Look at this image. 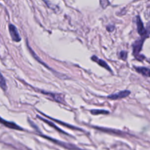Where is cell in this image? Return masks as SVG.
I'll return each instance as SVG.
<instances>
[{"label":"cell","instance_id":"cell-9","mask_svg":"<svg viewBox=\"0 0 150 150\" xmlns=\"http://www.w3.org/2000/svg\"><path fill=\"white\" fill-rule=\"evenodd\" d=\"M37 118H38V119H41V121H43V122H44V123L47 124V125H50V127H52L54 128V129H55L56 130H57V131H58V132H61V133H63V134H66H66H67V133H66V132H64V131H63V130H62V129H60V128L57 127V126H55V125H54V123H53V122H50V121H48V120H47V119H44V118H42V117H41V116H38H38H37Z\"/></svg>","mask_w":150,"mask_h":150},{"label":"cell","instance_id":"cell-2","mask_svg":"<svg viewBox=\"0 0 150 150\" xmlns=\"http://www.w3.org/2000/svg\"><path fill=\"white\" fill-rule=\"evenodd\" d=\"M41 135L43 137V138H46V139H48L49 141H52V142L54 143V144H57V145L60 146H63V147H64V148L68 149H70V150H80V149L77 148V147H76L75 146L71 145V144H66V143H64V142H61V141H57V140L53 139V138H50V137L47 136V135H42V134H41Z\"/></svg>","mask_w":150,"mask_h":150},{"label":"cell","instance_id":"cell-6","mask_svg":"<svg viewBox=\"0 0 150 150\" xmlns=\"http://www.w3.org/2000/svg\"><path fill=\"white\" fill-rule=\"evenodd\" d=\"M27 48H28V49H29V50H30V54H32V55H33V57H34V58H35V60H37V61H38V63H41V64H42V65H43V66H45V67H47V69H49V70L52 71H53V72H54V73H55V74H58V73H57V72H55V71H54V70H53V69H51V68H50V66H47V64H46V63H44V62H43V61H42V60H41V59H40V58H39V57H38V55H37V54H35V52H34V51H33V50H32V49H31V48H30V45H29V44H28V42H27Z\"/></svg>","mask_w":150,"mask_h":150},{"label":"cell","instance_id":"cell-7","mask_svg":"<svg viewBox=\"0 0 150 150\" xmlns=\"http://www.w3.org/2000/svg\"><path fill=\"white\" fill-rule=\"evenodd\" d=\"M91 59L93 61L96 62V63H97L98 65H99L100 66H102V67L105 68V69H107L108 71H111L110 67L108 66V64L106 63V62L105 61V60H102V59H100V58H99V57H96V55L91 56Z\"/></svg>","mask_w":150,"mask_h":150},{"label":"cell","instance_id":"cell-10","mask_svg":"<svg viewBox=\"0 0 150 150\" xmlns=\"http://www.w3.org/2000/svg\"><path fill=\"white\" fill-rule=\"evenodd\" d=\"M41 113H42V114L44 115V116H45V117H47V118H50V119H51L52 121H54V122H57V123L60 124V125H64V126L70 128V129H76V130H81V131H82V129H80V128L76 127H74V126H72V125H67V124L64 123V122H60V121L56 120V119H52V118H50V116H47V115L44 114V113H43V112H41Z\"/></svg>","mask_w":150,"mask_h":150},{"label":"cell","instance_id":"cell-13","mask_svg":"<svg viewBox=\"0 0 150 150\" xmlns=\"http://www.w3.org/2000/svg\"><path fill=\"white\" fill-rule=\"evenodd\" d=\"M119 57L121 59L124 60H127V52L125 51H122L119 54Z\"/></svg>","mask_w":150,"mask_h":150},{"label":"cell","instance_id":"cell-5","mask_svg":"<svg viewBox=\"0 0 150 150\" xmlns=\"http://www.w3.org/2000/svg\"><path fill=\"white\" fill-rule=\"evenodd\" d=\"M0 123L3 125L4 126L7 127L8 128H10V129H16V130H24L22 127H21L20 126H18V125H16V123L13 122H8V121L5 120L4 119L0 117Z\"/></svg>","mask_w":150,"mask_h":150},{"label":"cell","instance_id":"cell-4","mask_svg":"<svg viewBox=\"0 0 150 150\" xmlns=\"http://www.w3.org/2000/svg\"><path fill=\"white\" fill-rule=\"evenodd\" d=\"M129 94H130V91L127 90H125L119 92V93L109 95L108 96V98L109 99H112V100H116V99H124L125 97H127L128 96H129Z\"/></svg>","mask_w":150,"mask_h":150},{"label":"cell","instance_id":"cell-14","mask_svg":"<svg viewBox=\"0 0 150 150\" xmlns=\"http://www.w3.org/2000/svg\"><path fill=\"white\" fill-rule=\"evenodd\" d=\"M107 30L108 32H112L114 30V26H108L107 27Z\"/></svg>","mask_w":150,"mask_h":150},{"label":"cell","instance_id":"cell-1","mask_svg":"<svg viewBox=\"0 0 150 150\" xmlns=\"http://www.w3.org/2000/svg\"><path fill=\"white\" fill-rule=\"evenodd\" d=\"M35 90L38 91L39 93H42V94L45 95L50 99H52V100L56 102H58V103L63 104V105H66V102L65 101V96L63 93H52V92H48L45 91L43 90H39V89H35L34 88Z\"/></svg>","mask_w":150,"mask_h":150},{"label":"cell","instance_id":"cell-8","mask_svg":"<svg viewBox=\"0 0 150 150\" xmlns=\"http://www.w3.org/2000/svg\"><path fill=\"white\" fill-rule=\"evenodd\" d=\"M135 71L145 77H150V69L146 67H135Z\"/></svg>","mask_w":150,"mask_h":150},{"label":"cell","instance_id":"cell-12","mask_svg":"<svg viewBox=\"0 0 150 150\" xmlns=\"http://www.w3.org/2000/svg\"><path fill=\"white\" fill-rule=\"evenodd\" d=\"M91 113L94 115V116H96V115L101 114H108L109 112L108 110H91Z\"/></svg>","mask_w":150,"mask_h":150},{"label":"cell","instance_id":"cell-3","mask_svg":"<svg viewBox=\"0 0 150 150\" xmlns=\"http://www.w3.org/2000/svg\"><path fill=\"white\" fill-rule=\"evenodd\" d=\"M8 29H9L10 35H11V37L13 41H15V42H19L21 40V38L20 37L19 33H18L16 27L13 25V24H10L9 26H8Z\"/></svg>","mask_w":150,"mask_h":150},{"label":"cell","instance_id":"cell-11","mask_svg":"<svg viewBox=\"0 0 150 150\" xmlns=\"http://www.w3.org/2000/svg\"><path fill=\"white\" fill-rule=\"evenodd\" d=\"M0 88H1L3 91H7V88H8L6 80H5V77H3V75L2 74L1 72H0Z\"/></svg>","mask_w":150,"mask_h":150}]
</instances>
